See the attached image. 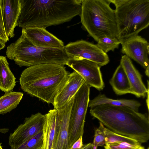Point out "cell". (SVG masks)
Masks as SVG:
<instances>
[{"label":"cell","instance_id":"19","mask_svg":"<svg viewBox=\"0 0 149 149\" xmlns=\"http://www.w3.org/2000/svg\"><path fill=\"white\" fill-rule=\"evenodd\" d=\"M103 104L127 107L138 111L141 104L139 101L130 99H114L109 98L105 94H100L93 99L90 100L88 107L91 108Z\"/></svg>","mask_w":149,"mask_h":149},{"label":"cell","instance_id":"27","mask_svg":"<svg viewBox=\"0 0 149 149\" xmlns=\"http://www.w3.org/2000/svg\"><path fill=\"white\" fill-rule=\"evenodd\" d=\"M0 40L6 43L9 40L6 33L3 21L1 0H0Z\"/></svg>","mask_w":149,"mask_h":149},{"label":"cell","instance_id":"21","mask_svg":"<svg viewBox=\"0 0 149 149\" xmlns=\"http://www.w3.org/2000/svg\"><path fill=\"white\" fill-rule=\"evenodd\" d=\"M23 95L20 92L5 93L0 97V114H4L15 109L22 98Z\"/></svg>","mask_w":149,"mask_h":149},{"label":"cell","instance_id":"36","mask_svg":"<svg viewBox=\"0 0 149 149\" xmlns=\"http://www.w3.org/2000/svg\"><path fill=\"white\" fill-rule=\"evenodd\" d=\"M3 149V148H1V149Z\"/></svg>","mask_w":149,"mask_h":149},{"label":"cell","instance_id":"28","mask_svg":"<svg viewBox=\"0 0 149 149\" xmlns=\"http://www.w3.org/2000/svg\"><path fill=\"white\" fill-rule=\"evenodd\" d=\"M82 138L83 136H81L69 149H83L86 147L88 143L83 144Z\"/></svg>","mask_w":149,"mask_h":149},{"label":"cell","instance_id":"8","mask_svg":"<svg viewBox=\"0 0 149 149\" xmlns=\"http://www.w3.org/2000/svg\"><path fill=\"white\" fill-rule=\"evenodd\" d=\"M64 50L68 59L83 58L101 67L108 64L110 61L107 54L96 45L83 40L69 43L65 46Z\"/></svg>","mask_w":149,"mask_h":149},{"label":"cell","instance_id":"34","mask_svg":"<svg viewBox=\"0 0 149 149\" xmlns=\"http://www.w3.org/2000/svg\"><path fill=\"white\" fill-rule=\"evenodd\" d=\"M41 148H39V149H41ZM51 149H54V148H52Z\"/></svg>","mask_w":149,"mask_h":149},{"label":"cell","instance_id":"16","mask_svg":"<svg viewBox=\"0 0 149 149\" xmlns=\"http://www.w3.org/2000/svg\"><path fill=\"white\" fill-rule=\"evenodd\" d=\"M45 120L42 132L43 141L41 149H51L53 148L58 133L60 119L57 110L49 111L45 114Z\"/></svg>","mask_w":149,"mask_h":149},{"label":"cell","instance_id":"3","mask_svg":"<svg viewBox=\"0 0 149 149\" xmlns=\"http://www.w3.org/2000/svg\"><path fill=\"white\" fill-rule=\"evenodd\" d=\"M69 73L64 65L47 63L28 67L19 78L22 89L31 95L53 105L66 82Z\"/></svg>","mask_w":149,"mask_h":149},{"label":"cell","instance_id":"32","mask_svg":"<svg viewBox=\"0 0 149 149\" xmlns=\"http://www.w3.org/2000/svg\"><path fill=\"white\" fill-rule=\"evenodd\" d=\"M149 66H148L147 68L145 69V73L146 76L149 77Z\"/></svg>","mask_w":149,"mask_h":149},{"label":"cell","instance_id":"1","mask_svg":"<svg viewBox=\"0 0 149 149\" xmlns=\"http://www.w3.org/2000/svg\"><path fill=\"white\" fill-rule=\"evenodd\" d=\"M18 26L22 29H45L71 21L80 15L82 0H20Z\"/></svg>","mask_w":149,"mask_h":149},{"label":"cell","instance_id":"15","mask_svg":"<svg viewBox=\"0 0 149 149\" xmlns=\"http://www.w3.org/2000/svg\"><path fill=\"white\" fill-rule=\"evenodd\" d=\"M3 19L8 36L14 37V29L18 25L21 6L20 0H1Z\"/></svg>","mask_w":149,"mask_h":149},{"label":"cell","instance_id":"31","mask_svg":"<svg viewBox=\"0 0 149 149\" xmlns=\"http://www.w3.org/2000/svg\"><path fill=\"white\" fill-rule=\"evenodd\" d=\"M5 46V43L0 40V50L3 49Z\"/></svg>","mask_w":149,"mask_h":149},{"label":"cell","instance_id":"20","mask_svg":"<svg viewBox=\"0 0 149 149\" xmlns=\"http://www.w3.org/2000/svg\"><path fill=\"white\" fill-rule=\"evenodd\" d=\"M16 78L11 72L6 56L0 55V89L11 91L16 85Z\"/></svg>","mask_w":149,"mask_h":149},{"label":"cell","instance_id":"29","mask_svg":"<svg viewBox=\"0 0 149 149\" xmlns=\"http://www.w3.org/2000/svg\"><path fill=\"white\" fill-rule=\"evenodd\" d=\"M9 131V129L7 128H0V133L5 134L8 132Z\"/></svg>","mask_w":149,"mask_h":149},{"label":"cell","instance_id":"11","mask_svg":"<svg viewBox=\"0 0 149 149\" xmlns=\"http://www.w3.org/2000/svg\"><path fill=\"white\" fill-rule=\"evenodd\" d=\"M121 52L144 69L149 66V44L145 38L137 35L120 40Z\"/></svg>","mask_w":149,"mask_h":149},{"label":"cell","instance_id":"6","mask_svg":"<svg viewBox=\"0 0 149 149\" xmlns=\"http://www.w3.org/2000/svg\"><path fill=\"white\" fill-rule=\"evenodd\" d=\"M6 55L20 67L47 63L66 65L68 57L64 49L38 47L34 45L22 33L15 42L8 45Z\"/></svg>","mask_w":149,"mask_h":149},{"label":"cell","instance_id":"18","mask_svg":"<svg viewBox=\"0 0 149 149\" xmlns=\"http://www.w3.org/2000/svg\"><path fill=\"white\" fill-rule=\"evenodd\" d=\"M109 83L116 95L131 94V87L128 79L120 63L115 70Z\"/></svg>","mask_w":149,"mask_h":149},{"label":"cell","instance_id":"33","mask_svg":"<svg viewBox=\"0 0 149 149\" xmlns=\"http://www.w3.org/2000/svg\"><path fill=\"white\" fill-rule=\"evenodd\" d=\"M2 148V146H1V143H0V149Z\"/></svg>","mask_w":149,"mask_h":149},{"label":"cell","instance_id":"12","mask_svg":"<svg viewBox=\"0 0 149 149\" xmlns=\"http://www.w3.org/2000/svg\"><path fill=\"white\" fill-rule=\"evenodd\" d=\"M22 33L34 45L38 47L64 49L63 42L45 29L39 27L22 29Z\"/></svg>","mask_w":149,"mask_h":149},{"label":"cell","instance_id":"30","mask_svg":"<svg viewBox=\"0 0 149 149\" xmlns=\"http://www.w3.org/2000/svg\"><path fill=\"white\" fill-rule=\"evenodd\" d=\"M83 149H94L92 143H88V145Z\"/></svg>","mask_w":149,"mask_h":149},{"label":"cell","instance_id":"2","mask_svg":"<svg viewBox=\"0 0 149 149\" xmlns=\"http://www.w3.org/2000/svg\"><path fill=\"white\" fill-rule=\"evenodd\" d=\"M91 115L111 130L141 143L149 139L147 114L127 107L103 104L91 108Z\"/></svg>","mask_w":149,"mask_h":149},{"label":"cell","instance_id":"7","mask_svg":"<svg viewBox=\"0 0 149 149\" xmlns=\"http://www.w3.org/2000/svg\"><path fill=\"white\" fill-rule=\"evenodd\" d=\"M90 86L85 82L73 97L69 119V149L83 136L86 116L90 101Z\"/></svg>","mask_w":149,"mask_h":149},{"label":"cell","instance_id":"23","mask_svg":"<svg viewBox=\"0 0 149 149\" xmlns=\"http://www.w3.org/2000/svg\"><path fill=\"white\" fill-rule=\"evenodd\" d=\"M96 45L105 53L110 51H113L118 49L120 42L116 38L104 37L99 38Z\"/></svg>","mask_w":149,"mask_h":149},{"label":"cell","instance_id":"22","mask_svg":"<svg viewBox=\"0 0 149 149\" xmlns=\"http://www.w3.org/2000/svg\"><path fill=\"white\" fill-rule=\"evenodd\" d=\"M104 132L105 136V144L125 142L135 144L138 142L134 139L116 133L107 127H105Z\"/></svg>","mask_w":149,"mask_h":149},{"label":"cell","instance_id":"35","mask_svg":"<svg viewBox=\"0 0 149 149\" xmlns=\"http://www.w3.org/2000/svg\"><path fill=\"white\" fill-rule=\"evenodd\" d=\"M147 149H149V148L148 147Z\"/></svg>","mask_w":149,"mask_h":149},{"label":"cell","instance_id":"14","mask_svg":"<svg viewBox=\"0 0 149 149\" xmlns=\"http://www.w3.org/2000/svg\"><path fill=\"white\" fill-rule=\"evenodd\" d=\"M85 82L84 79L75 71L70 73L66 82L54 99L53 104L54 109H57L63 106Z\"/></svg>","mask_w":149,"mask_h":149},{"label":"cell","instance_id":"24","mask_svg":"<svg viewBox=\"0 0 149 149\" xmlns=\"http://www.w3.org/2000/svg\"><path fill=\"white\" fill-rule=\"evenodd\" d=\"M43 141L42 130L15 149H39Z\"/></svg>","mask_w":149,"mask_h":149},{"label":"cell","instance_id":"13","mask_svg":"<svg viewBox=\"0 0 149 149\" xmlns=\"http://www.w3.org/2000/svg\"><path fill=\"white\" fill-rule=\"evenodd\" d=\"M120 63L124 69L131 87V94L138 97L144 98L149 91V81L148 88L144 84L142 75L134 66L131 59L125 55L123 56Z\"/></svg>","mask_w":149,"mask_h":149},{"label":"cell","instance_id":"4","mask_svg":"<svg viewBox=\"0 0 149 149\" xmlns=\"http://www.w3.org/2000/svg\"><path fill=\"white\" fill-rule=\"evenodd\" d=\"M109 0H82L81 22L89 35L96 41L101 38H116L115 10Z\"/></svg>","mask_w":149,"mask_h":149},{"label":"cell","instance_id":"10","mask_svg":"<svg viewBox=\"0 0 149 149\" xmlns=\"http://www.w3.org/2000/svg\"><path fill=\"white\" fill-rule=\"evenodd\" d=\"M66 65L79 73L90 87L100 91L104 89L101 67L96 63L83 58H74L68 59Z\"/></svg>","mask_w":149,"mask_h":149},{"label":"cell","instance_id":"26","mask_svg":"<svg viewBox=\"0 0 149 149\" xmlns=\"http://www.w3.org/2000/svg\"><path fill=\"white\" fill-rule=\"evenodd\" d=\"M104 125L100 122L99 127L95 130L93 145L94 149H97L99 146H102L105 144V136L104 132Z\"/></svg>","mask_w":149,"mask_h":149},{"label":"cell","instance_id":"5","mask_svg":"<svg viewBox=\"0 0 149 149\" xmlns=\"http://www.w3.org/2000/svg\"><path fill=\"white\" fill-rule=\"evenodd\" d=\"M115 6L119 40L138 35L149 25V0H109Z\"/></svg>","mask_w":149,"mask_h":149},{"label":"cell","instance_id":"17","mask_svg":"<svg viewBox=\"0 0 149 149\" xmlns=\"http://www.w3.org/2000/svg\"><path fill=\"white\" fill-rule=\"evenodd\" d=\"M73 97L62 107L57 109L60 119L59 129L54 149H69L68 137L69 119Z\"/></svg>","mask_w":149,"mask_h":149},{"label":"cell","instance_id":"25","mask_svg":"<svg viewBox=\"0 0 149 149\" xmlns=\"http://www.w3.org/2000/svg\"><path fill=\"white\" fill-rule=\"evenodd\" d=\"M141 143L138 142L135 144H131L127 142H118L106 143L105 149H145Z\"/></svg>","mask_w":149,"mask_h":149},{"label":"cell","instance_id":"9","mask_svg":"<svg viewBox=\"0 0 149 149\" xmlns=\"http://www.w3.org/2000/svg\"><path fill=\"white\" fill-rule=\"evenodd\" d=\"M45 115L40 113L32 115L25 119L24 122L10 134L8 144L15 149L42 130Z\"/></svg>","mask_w":149,"mask_h":149}]
</instances>
